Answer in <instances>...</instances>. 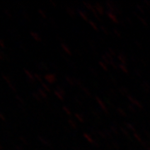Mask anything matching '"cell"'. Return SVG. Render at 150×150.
Returning a JSON list of instances; mask_svg holds the SVG:
<instances>
[{
  "instance_id": "cell-5",
  "label": "cell",
  "mask_w": 150,
  "mask_h": 150,
  "mask_svg": "<svg viewBox=\"0 0 150 150\" xmlns=\"http://www.w3.org/2000/svg\"><path fill=\"white\" fill-rule=\"evenodd\" d=\"M5 13H6V14L8 15V16H10L11 17V13H9V12L8 10H5Z\"/></svg>"
},
{
  "instance_id": "cell-6",
  "label": "cell",
  "mask_w": 150,
  "mask_h": 150,
  "mask_svg": "<svg viewBox=\"0 0 150 150\" xmlns=\"http://www.w3.org/2000/svg\"><path fill=\"white\" fill-rule=\"evenodd\" d=\"M0 150H4V147H3V145L0 144Z\"/></svg>"
},
{
  "instance_id": "cell-1",
  "label": "cell",
  "mask_w": 150,
  "mask_h": 150,
  "mask_svg": "<svg viewBox=\"0 0 150 150\" xmlns=\"http://www.w3.org/2000/svg\"><path fill=\"white\" fill-rule=\"evenodd\" d=\"M2 77H3V79H4L5 80L6 83H7L8 84V86L10 87L11 88H12V89H13V91H15V88H14V87H13V85L12 84V83H11V81L9 80V79H8V77L7 75L4 74H2Z\"/></svg>"
},
{
  "instance_id": "cell-2",
  "label": "cell",
  "mask_w": 150,
  "mask_h": 150,
  "mask_svg": "<svg viewBox=\"0 0 150 150\" xmlns=\"http://www.w3.org/2000/svg\"><path fill=\"white\" fill-rule=\"evenodd\" d=\"M0 47L2 48H5V43H4V41L2 38H0Z\"/></svg>"
},
{
  "instance_id": "cell-3",
  "label": "cell",
  "mask_w": 150,
  "mask_h": 150,
  "mask_svg": "<svg viewBox=\"0 0 150 150\" xmlns=\"http://www.w3.org/2000/svg\"><path fill=\"white\" fill-rule=\"evenodd\" d=\"M5 59V54H4V52L0 51V60H4Z\"/></svg>"
},
{
  "instance_id": "cell-4",
  "label": "cell",
  "mask_w": 150,
  "mask_h": 150,
  "mask_svg": "<svg viewBox=\"0 0 150 150\" xmlns=\"http://www.w3.org/2000/svg\"><path fill=\"white\" fill-rule=\"evenodd\" d=\"M0 119L2 120V121H5L6 118H5V116L4 115V113L2 112H0Z\"/></svg>"
}]
</instances>
